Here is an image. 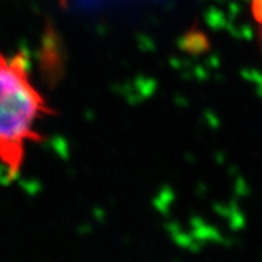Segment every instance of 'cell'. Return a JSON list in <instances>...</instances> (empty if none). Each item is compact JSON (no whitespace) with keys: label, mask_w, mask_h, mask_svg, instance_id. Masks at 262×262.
Here are the masks:
<instances>
[{"label":"cell","mask_w":262,"mask_h":262,"mask_svg":"<svg viewBox=\"0 0 262 262\" xmlns=\"http://www.w3.org/2000/svg\"><path fill=\"white\" fill-rule=\"evenodd\" d=\"M51 114L27 56L0 53V170L9 181L22 172L29 144L42 140L37 125Z\"/></svg>","instance_id":"1"}]
</instances>
